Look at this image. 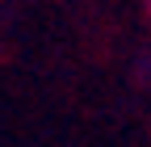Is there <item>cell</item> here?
Segmentation results:
<instances>
[]
</instances>
